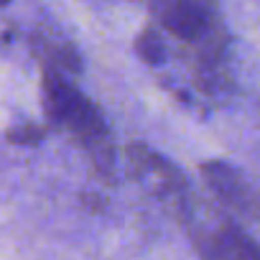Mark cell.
<instances>
[{"instance_id": "cell-3", "label": "cell", "mask_w": 260, "mask_h": 260, "mask_svg": "<svg viewBox=\"0 0 260 260\" xmlns=\"http://www.w3.org/2000/svg\"><path fill=\"white\" fill-rule=\"evenodd\" d=\"M202 255V260H260V245L232 219L217 217L199 207H194L181 219Z\"/></svg>"}, {"instance_id": "cell-1", "label": "cell", "mask_w": 260, "mask_h": 260, "mask_svg": "<svg viewBox=\"0 0 260 260\" xmlns=\"http://www.w3.org/2000/svg\"><path fill=\"white\" fill-rule=\"evenodd\" d=\"M156 34L181 46V61L202 94L224 92L227 31L214 0H156Z\"/></svg>"}, {"instance_id": "cell-7", "label": "cell", "mask_w": 260, "mask_h": 260, "mask_svg": "<svg viewBox=\"0 0 260 260\" xmlns=\"http://www.w3.org/2000/svg\"><path fill=\"white\" fill-rule=\"evenodd\" d=\"M11 3V0H0V6H8Z\"/></svg>"}, {"instance_id": "cell-5", "label": "cell", "mask_w": 260, "mask_h": 260, "mask_svg": "<svg viewBox=\"0 0 260 260\" xmlns=\"http://www.w3.org/2000/svg\"><path fill=\"white\" fill-rule=\"evenodd\" d=\"M202 174L209 184V189L217 194V199L247 217L260 214V194L242 179V174L232 166H227L224 161H209L202 166Z\"/></svg>"}, {"instance_id": "cell-2", "label": "cell", "mask_w": 260, "mask_h": 260, "mask_svg": "<svg viewBox=\"0 0 260 260\" xmlns=\"http://www.w3.org/2000/svg\"><path fill=\"white\" fill-rule=\"evenodd\" d=\"M41 89L46 115L87 148V153L102 174H110L115 151L110 143V130L94 102L67 77V72L54 67H44Z\"/></svg>"}, {"instance_id": "cell-4", "label": "cell", "mask_w": 260, "mask_h": 260, "mask_svg": "<svg viewBox=\"0 0 260 260\" xmlns=\"http://www.w3.org/2000/svg\"><path fill=\"white\" fill-rule=\"evenodd\" d=\"M127 169L143 189H148L153 197L166 202L181 219L194 207L197 199L191 197L186 179L179 174V169L171 161H166L148 146L133 143L127 148Z\"/></svg>"}, {"instance_id": "cell-6", "label": "cell", "mask_w": 260, "mask_h": 260, "mask_svg": "<svg viewBox=\"0 0 260 260\" xmlns=\"http://www.w3.org/2000/svg\"><path fill=\"white\" fill-rule=\"evenodd\" d=\"M41 136H44V130L36 127V125H23V127H16V130H11V133H8L11 143H23V146L26 143H39Z\"/></svg>"}]
</instances>
